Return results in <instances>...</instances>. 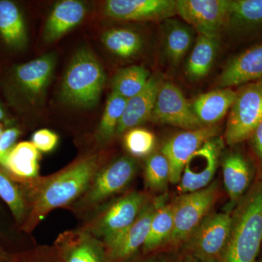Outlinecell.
Instances as JSON below:
<instances>
[{
  "instance_id": "obj_37",
  "label": "cell",
  "mask_w": 262,
  "mask_h": 262,
  "mask_svg": "<svg viewBox=\"0 0 262 262\" xmlns=\"http://www.w3.org/2000/svg\"><path fill=\"white\" fill-rule=\"evenodd\" d=\"M250 139L253 152L258 159L262 162V120Z\"/></svg>"
},
{
  "instance_id": "obj_30",
  "label": "cell",
  "mask_w": 262,
  "mask_h": 262,
  "mask_svg": "<svg viewBox=\"0 0 262 262\" xmlns=\"http://www.w3.org/2000/svg\"><path fill=\"white\" fill-rule=\"evenodd\" d=\"M127 99L112 91L106 101V107L97 130V139L106 142L113 139L126 106Z\"/></svg>"
},
{
  "instance_id": "obj_32",
  "label": "cell",
  "mask_w": 262,
  "mask_h": 262,
  "mask_svg": "<svg viewBox=\"0 0 262 262\" xmlns=\"http://www.w3.org/2000/svg\"><path fill=\"white\" fill-rule=\"evenodd\" d=\"M229 22L248 26L262 24V0L231 1Z\"/></svg>"
},
{
  "instance_id": "obj_5",
  "label": "cell",
  "mask_w": 262,
  "mask_h": 262,
  "mask_svg": "<svg viewBox=\"0 0 262 262\" xmlns=\"http://www.w3.org/2000/svg\"><path fill=\"white\" fill-rule=\"evenodd\" d=\"M215 183L196 192L184 194L173 203V229L168 242L177 244L196 230L214 205L217 198Z\"/></svg>"
},
{
  "instance_id": "obj_31",
  "label": "cell",
  "mask_w": 262,
  "mask_h": 262,
  "mask_svg": "<svg viewBox=\"0 0 262 262\" xmlns=\"http://www.w3.org/2000/svg\"><path fill=\"white\" fill-rule=\"evenodd\" d=\"M170 173L168 160L161 151L150 155L145 166V180L149 189L163 190L170 182Z\"/></svg>"
},
{
  "instance_id": "obj_4",
  "label": "cell",
  "mask_w": 262,
  "mask_h": 262,
  "mask_svg": "<svg viewBox=\"0 0 262 262\" xmlns=\"http://www.w3.org/2000/svg\"><path fill=\"white\" fill-rule=\"evenodd\" d=\"M262 120V86L248 84L237 92L230 108L225 138L229 146H234L252 136Z\"/></svg>"
},
{
  "instance_id": "obj_40",
  "label": "cell",
  "mask_w": 262,
  "mask_h": 262,
  "mask_svg": "<svg viewBox=\"0 0 262 262\" xmlns=\"http://www.w3.org/2000/svg\"><path fill=\"white\" fill-rule=\"evenodd\" d=\"M190 262H217L216 260H206V261H203V260H200L198 261H190Z\"/></svg>"
},
{
  "instance_id": "obj_9",
  "label": "cell",
  "mask_w": 262,
  "mask_h": 262,
  "mask_svg": "<svg viewBox=\"0 0 262 262\" xmlns=\"http://www.w3.org/2000/svg\"><path fill=\"white\" fill-rule=\"evenodd\" d=\"M137 165L131 157H122L101 168L89 189L84 194L82 204L92 207L127 187L134 176Z\"/></svg>"
},
{
  "instance_id": "obj_22",
  "label": "cell",
  "mask_w": 262,
  "mask_h": 262,
  "mask_svg": "<svg viewBox=\"0 0 262 262\" xmlns=\"http://www.w3.org/2000/svg\"><path fill=\"white\" fill-rule=\"evenodd\" d=\"M0 34L7 46L21 50L28 41L21 12L16 4L8 0L0 1Z\"/></svg>"
},
{
  "instance_id": "obj_23",
  "label": "cell",
  "mask_w": 262,
  "mask_h": 262,
  "mask_svg": "<svg viewBox=\"0 0 262 262\" xmlns=\"http://www.w3.org/2000/svg\"><path fill=\"white\" fill-rule=\"evenodd\" d=\"M220 46V37L199 34L186 64V74L192 80H201L211 70Z\"/></svg>"
},
{
  "instance_id": "obj_35",
  "label": "cell",
  "mask_w": 262,
  "mask_h": 262,
  "mask_svg": "<svg viewBox=\"0 0 262 262\" xmlns=\"http://www.w3.org/2000/svg\"><path fill=\"white\" fill-rule=\"evenodd\" d=\"M58 136L48 129H41L33 134L32 143L39 151L50 152L56 148Z\"/></svg>"
},
{
  "instance_id": "obj_15",
  "label": "cell",
  "mask_w": 262,
  "mask_h": 262,
  "mask_svg": "<svg viewBox=\"0 0 262 262\" xmlns=\"http://www.w3.org/2000/svg\"><path fill=\"white\" fill-rule=\"evenodd\" d=\"M162 202L158 200L154 203L146 204L133 225L111 243L105 245L112 261L117 262L126 259L139 248L143 247L149 234L153 215Z\"/></svg>"
},
{
  "instance_id": "obj_16",
  "label": "cell",
  "mask_w": 262,
  "mask_h": 262,
  "mask_svg": "<svg viewBox=\"0 0 262 262\" xmlns=\"http://www.w3.org/2000/svg\"><path fill=\"white\" fill-rule=\"evenodd\" d=\"M56 63L54 55L48 53L15 67V82L31 102L39 101L44 96Z\"/></svg>"
},
{
  "instance_id": "obj_21",
  "label": "cell",
  "mask_w": 262,
  "mask_h": 262,
  "mask_svg": "<svg viewBox=\"0 0 262 262\" xmlns=\"http://www.w3.org/2000/svg\"><path fill=\"white\" fill-rule=\"evenodd\" d=\"M224 184L231 201H239L249 188L251 169L246 158L239 153H231L222 163Z\"/></svg>"
},
{
  "instance_id": "obj_19",
  "label": "cell",
  "mask_w": 262,
  "mask_h": 262,
  "mask_svg": "<svg viewBox=\"0 0 262 262\" xmlns=\"http://www.w3.org/2000/svg\"><path fill=\"white\" fill-rule=\"evenodd\" d=\"M86 12L87 8L82 2L63 0L57 3L45 25L43 32L45 42L56 41L75 28L82 21Z\"/></svg>"
},
{
  "instance_id": "obj_28",
  "label": "cell",
  "mask_w": 262,
  "mask_h": 262,
  "mask_svg": "<svg viewBox=\"0 0 262 262\" xmlns=\"http://www.w3.org/2000/svg\"><path fill=\"white\" fill-rule=\"evenodd\" d=\"M150 78L149 72L140 66H130L121 69L112 80L113 92L129 99L145 88Z\"/></svg>"
},
{
  "instance_id": "obj_41",
  "label": "cell",
  "mask_w": 262,
  "mask_h": 262,
  "mask_svg": "<svg viewBox=\"0 0 262 262\" xmlns=\"http://www.w3.org/2000/svg\"><path fill=\"white\" fill-rule=\"evenodd\" d=\"M3 126H2L1 124H0V136L2 135V134H3Z\"/></svg>"
},
{
  "instance_id": "obj_24",
  "label": "cell",
  "mask_w": 262,
  "mask_h": 262,
  "mask_svg": "<svg viewBox=\"0 0 262 262\" xmlns=\"http://www.w3.org/2000/svg\"><path fill=\"white\" fill-rule=\"evenodd\" d=\"M39 151L34 144L24 141L10 151L2 166L16 178L35 179L39 172Z\"/></svg>"
},
{
  "instance_id": "obj_2",
  "label": "cell",
  "mask_w": 262,
  "mask_h": 262,
  "mask_svg": "<svg viewBox=\"0 0 262 262\" xmlns=\"http://www.w3.org/2000/svg\"><path fill=\"white\" fill-rule=\"evenodd\" d=\"M262 244V179L255 183L232 217L222 262H254Z\"/></svg>"
},
{
  "instance_id": "obj_10",
  "label": "cell",
  "mask_w": 262,
  "mask_h": 262,
  "mask_svg": "<svg viewBox=\"0 0 262 262\" xmlns=\"http://www.w3.org/2000/svg\"><path fill=\"white\" fill-rule=\"evenodd\" d=\"M222 144L220 139L213 138L189 158L179 183L181 192H194L209 186L216 172Z\"/></svg>"
},
{
  "instance_id": "obj_26",
  "label": "cell",
  "mask_w": 262,
  "mask_h": 262,
  "mask_svg": "<svg viewBox=\"0 0 262 262\" xmlns=\"http://www.w3.org/2000/svg\"><path fill=\"white\" fill-rule=\"evenodd\" d=\"M192 29L177 21L169 22L165 31V51L174 64L179 63L192 47Z\"/></svg>"
},
{
  "instance_id": "obj_34",
  "label": "cell",
  "mask_w": 262,
  "mask_h": 262,
  "mask_svg": "<svg viewBox=\"0 0 262 262\" xmlns=\"http://www.w3.org/2000/svg\"><path fill=\"white\" fill-rule=\"evenodd\" d=\"M8 262H63L55 247H39L19 253Z\"/></svg>"
},
{
  "instance_id": "obj_14",
  "label": "cell",
  "mask_w": 262,
  "mask_h": 262,
  "mask_svg": "<svg viewBox=\"0 0 262 262\" xmlns=\"http://www.w3.org/2000/svg\"><path fill=\"white\" fill-rule=\"evenodd\" d=\"M103 13L110 18L122 20H165L177 14L174 0H108Z\"/></svg>"
},
{
  "instance_id": "obj_42",
  "label": "cell",
  "mask_w": 262,
  "mask_h": 262,
  "mask_svg": "<svg viewBox=\"0 0 262 262\" xmlns=\"http://www.w3.org/2000/svg\"><path fill=\"white\" fill-rule=\"evenodd\" d=\"M256 83L259 84L260 85L262 86V78L260 79L259 80L257 81V82H256Z\"/></svg>"
},
{
  "instance_id": "obj_20",
  "label": "cell",
  "mask_w": 262,
  "mask_h": 262,
  "mask_svg": "<svg viewBox=\"0 0 262 262\" xmlns=\"http://www.w3.org/2000/svg\"><path fill=\"white\" fill-rule=\"evenodd\" d=\"M237 95L231 88L214 90L200 95L191 106L203 126H212L230 110Z\"/></svg>"
},
{
  "instance_id": "obj_13",
  "label": "cell",
  "mask_w": 262,
  "mask_h": 262,
  "mask_svg": "<svg viewBox=\"0 0 262 262\" xmlns=\"http://www.w3.org/2000/svg\"><path fill=\"white\" fill-rule=\"evenodd\" d=\"M54 246L63 262H113L105 244L86 229L63 232Z\"/></svg>"
},
{
  "instance_id": "obj_6",
  "label": "cell",
  "mask_w": 262,
  "mask_h": 262,
  "mask_svg": "<svg viewBox=\"0 0 262 262\" xmlns=\"http://www.w3.org/2000/svg\"><path fill=\"white\" fill-rule=\"evenodd\" d=\"M146 201L144 193H129L113 203L86 229L107 245L134 224L146 206Z\"/></svg>"
},
{
  "instance_id": "obj_12",
  "label": "cell",
  "mask_w": 262,
  "mask_h": 262,
  "mask_svg": "<svg viewBox=\"0 0 262 262\" xmlns=\"http://www.w3.org/2000/svg\"><path fill=\"white\" fill-rule=\"evenodd\" d=\"M229 213H219L205 218L193 233L190 246L200 260H216L224 253L232 228Z\"/></svg>"
},
{
  "instance_id": "obj_3",
  "label": "cell",
  "mask_w": 262,
  "mask_h": 262,
  "mask_svg": "<svg viewBox=\"0 0 262 262\" xmlns=\"http://www.w3.org/2000/svg\"><path fill=\"white\" fill-rule=\"evenodd\" d=\"M106 75L102 66L87 48L76 52L61 83L62 101L72 106L93 107L101 97Z\"/></svg>"
},
{
  "instance_id": "obj_29",
  "label": "cell",
  "mask_w": 262,
  "mask_h": 262,
  "mask_svg": "<svg viewBox=\"0 0 262 262\" xmlns=\"http://www.w3.org/2000/svg\"><path fill=\"white\" fill-rule=\"evenodd\" d=\"M0 198L9 207L17 222H25L29 214V202L27 201V196L15 181L1 169Z\"/></svg>"
},
{
  "instance_id": "obj_18",
  "label": "cell",
  "mask_w": 262,
  "mask_h": 262,
  "mask_svg": "<svg viewBox=\"0 0 262 262\" xmlns=\"http://www.w3.org/2000/svg\"><path fill=\"white\" fill-rule=\"evenodd\" d=\"M262 78V44L246 50L226 66L218 80L220 89H227Z\"/></svg>"
},
{
  "instance_id": "obj_43",
  "label": "cell",
  "mask_w": 262,
  "mask_h": 262,
  "mask_svg": "<svg viewBox=\"0 0 262 262\" xmlns=\"http://www.w3.org/2000/svg\"><path fill=\"white\" fill-rule=\"evenodd\" d=\"M144 262H155V260L149 259V260H147V261H144Z\"/></svg>"
},
{
  "instance_id": "obj_25",
  "label": "cell",
  "mask_w": 262,
  "mask_h": 262,
  "mask_svg": "<svg viewBox=\"0 0 262 262\" xmlns=\"http://www.w3.org/2000/svg\"><path fill=\"white\" fill-rule=\"evenodd\" d=\"M101 40L108 51L124 59L136 56L143 48L140 34L130 29H108L103 33Z\"/></svg>"
},
{
  "instance_id": "obj_11",
  "label": "cell",
  "mask_w": 262,
  "mask_h": 262,
  "mask_svg": "<svg viewBox=\"0 0 262 262\" xmlns=\"http://www.w3.org/2000/svg\"><path fill=\"white\" fill-rule=\"evenodd\" d=\"M219 134L218 127L203 126L192 130H185L176 134L165 141L161 148L170 165V182H180L183 168L191 156L207 141Z\"/></svg>"
},
{
  "instance_id": "obj_27",
  "label": "cell",
  "mask_w": 262,
  "mask_h": 262,
  "mask_svg": "<svg viewBox=\"0 0 262 262\" xmlns=\"http://www.w3.org/2000/svg\"><path fill=\"white\" fill-rule=\"evenodd\" d=\"M173 203H162L153 215L149 234L142 247L144 251H152L164 243H168L173 232Z\"/></svg>"
},
{
  "instance_id": "obj_39",
  "label": "cell",
  "mask_w": 262,
  "mask_h": 262,
  "mask_svg": "<svg viewBox=\"0 0 262 262\" xmlns=\"http://www.w3.org/2000/svg\"><path fill=\"white\" fill-rule=\"evenodd\" d=\"M5 119H6V114L5 113L4 108L0 104V121H3Z\"/></svg>"
},
{
  "instance_id": "obj_38",
  "label": "cell",
  "mask_w": 262,
  "mask_h": 262,
  "mask_svg": "<svg viewBox=\"0 0 262 262\" xmlns=\"http://www.w3.org/2000/svg\"><path fill=\"white\" fill-rule=\"evenodd\" d=\"M10 257L3 248H0V262H8L10 261Z\"/></svg>"
},
{
  "instance_id": "obj_8",
  "label": "cell",
  "mask_w": 262,
  "mask_h": 262,
  "mask_svg": "<svg viewBox=\"0 0 262 262\" xmlns=\"http://www.w3.org/2000/svg\"><path fill=\"white\" fill-rule=\"evenodd\" d=\"M150 120L185 130L203 127L182 91L170 82H163L160 86Z\"/></svg>"
},
{
  "instance_id": "obj_33",
  "label": "cell",
  "mask_w": 262,
  "mask_h": 262,
  "mask_svg": "<svg viewBox=\"0 0 262 262\" xmlns=\"http://www.w3.org/2000/svg\"><path fill=\"white\" fill-rule=\"evenodd\" d=\"M125 148L133 156L142 158L151 154L155 146V136L151 131L134 127L124 136Z\"/></svg>"
},
{
  "instance_id": "obj_17",
  "label": "cell",
  "mask_w": 262,
  "mask_h": 262,
  "mask_svg": "<svg viewBox=\"0 0 262 262\" xmlns=\"http://www.w3.org/2000/svg\"><path fill=\"white\" fill-rule=\"evenodd\" d=\"M163 82V77L159 74L151 76L139 94L127 100L125 111L117 127V134H123L150 120Z\"/></svg>"
},
{
  "instance_id": "obj_36",
  "label": "cell",
  "mask_w": 262,
  "mask_h": 262,
  "mask_svg": "<svg viewBox=\"0 0 262 262\" xmlns=\"http://www.w3.org/2000/svg\"><path fill=\"white\" fill-rule=\"evenodd\" d=\"M20 134L18 128L11 127L3 131L0 136V165H3L10 151L14 148Z\"/></svg>"
},
{
  "instance_id": "obj_1",
  "label": "cell",
  "mask_w": 262,
  "mask_h": 262,
  "mask_svg": "<svg viewBox=\"0 0 262 262\" xmlns=\"http://www.w3.org/2000/svg\"><path fill=\"white\" fill-rule=\"evenodd\" d=\"M101 168L99 155H91L59 173L38 181L29 196L24 230L30 232L50 212L70 204L84 194Z\"/></svg>"
},
{
  "instance_id": "obj_7",
  "label": "cell",
  "mask_w": 262,
  "mask_h": 262,
  "mask_svg": "<svg viewBox=\"0 0 262 262\" xmlns=\"http://www.w3.org/2000/svg\"><path fill=\"white\" fill-rule=\"evenodd\" d=\"M229 0H177L180 15L199 34L220 37L222 28L229 23Z\"/></svg>"
}]
</instances>
